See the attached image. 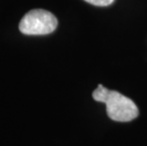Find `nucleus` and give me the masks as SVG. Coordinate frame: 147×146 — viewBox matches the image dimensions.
<instances>
[{"label":"nucleus","instance_id":"obj_2","mask_svg":"<svg viewBox=\"0 0 147 146\" xmlns=\"http://www.w3.org/2000/svg\"><path fill=\"white\" fill-rule=\"evenodd\" d=\"M57 25V18L51 12L37 9L24 15L19 23V30L27 35H45L54 32Z\"/></svg>","mask_w":147,"mask_h":146},{"label":"nucleus","instance_id":"obj_3","mask_svg":"<svg viewBox=\"0 0 147 146\" xmlns=\"http://www.w3.org/2000/svg\"><path fill=\"white\" fill-rule=\"evenodd\" d=\"M84 1L90 3L94 6H99V7H105V6L111 5L114 2V0H84Z\"/></svg>","mask_w":147,"mask_h":146},{"label":"nucleus","instance_id":"obj_1","mask_svg":"<svg viewBox=\"0 0 147 146\" xmlns=\"http://www.w3.org/2000/svg\"><path fill=\"white\" fill-rule=\"evenodd\" d=\"M92 97L96 102L105 104L107 116L116 122H130L139 116V109L131 99L118 91L105 88L102 85H99L93 91Z\"/></svg>","mask_w":147,"mask_h":146}]
</instances>
